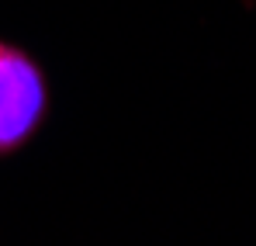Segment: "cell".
Segmentation results:
<instances>
[{
    "label": "cell",
    "instance_id": "6da1fadb",
    "mask_svg": "<svg viewBox=\"0 0 256 246\" xmlns=\"http://www.w3.org/2000/svg\"><path fill=\"white\" fill-rule=\"evenodd\" d=\"M48 108V90L38 63L10 42L0 39V156L21 149Z\"/></svg>",
    "mask_w": 256,
    "mask_h": 246
}]
</instances>
